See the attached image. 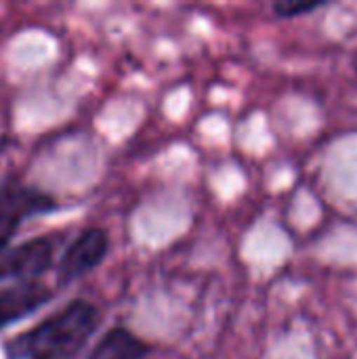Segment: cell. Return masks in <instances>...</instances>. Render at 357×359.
I'll use <instances>...</instances> for the list:
<instances>
[{"label": "cell", "mask_w": 357, "mask_h": 359, "mask_svg": "<svg viewBox=\"0 0 357 359\" xmlns=\"http://www.w3.org/2000/svg\"><path fill=\"white\" fill-rule=\"evenodd\" d=\"M149 347L124 328L109 330L95 347L90 359H143Z\"/></svg>", "instance_id": "5"}, {"label": "cell", "mask_w": 357, "mask_h": 359, "mask_svg": "<svg viewBox=\"0 0 357 359\" xmlns=\"http://www.w3.org/2000/svg\"><path fill=\"white\" fill-rule=\"evenodd\" d=\"M95 328L97 309L84 301H76L11 343L8 353L11 358L69 359L80 353Z\"/></svg>", "instance_id": "1"}, {"label": "cell", "mask_w": 357, "mask_h": 359, "mask_svg": "<svg viewBox=\"0 0 357 359\" xmlns=\"http://www.w3.org/2000/svg\"><path fill=\"white\" fill-rule=\"evenodd\" d=\"M324 2H318V0H282V2H276L274 4V11L282 17H295V15H303V13H309L318 6H322Z\"/></svg>", "instance_id": "6"}, {"label": "cell", "mask_w": 357, "mask_h": 359, "mask_svg": "<svg viewBox=\"0 0 357 359\" xmlns=\"http://www.w3.org/2000/svg\"><path fill=\"white\" fill-rule=\"evenodd\" d=\"M50 242L29 240L19 246H0V280L34 278L50 265Z\"/></svg>", "instance_id": "2"}, {"label": "cell", "mask_w": 357, "mask_h": 359, "mask_svg": "<svg viewBox=\"0 0 357 359\" xmlns=\"http://www.w3.org/2000/svg\"><path fill=\"white\" fill-rule=\"evenodd\" d=\"M48 299H50V290L34 282L0 288V330L34 313Z\"/></svg>", "instance_id": "4"}, {"label": "cell", "mask_w": 357, "mask_h": 359, "mask_svg": "<svg viewBox=\"0 0 357 359\" xmlns=\"http://www.w3.org/2000/svg\"><path fill=\"white\" fill-rule=\"evenodd\" d=\"M353 65H356V69H357V55H356V61H353Z\"/></svg>", "instance_id": "7"}, {"label": "cell", "mask_w": 357, "mask_h": 359, "mask_svg": "<svg viewBox=\"0 0 357 359\" xmlns=\"http://www.w3.org/2000/svg\"><path fill=\"white\" fill-rule=\"evenodd\" d=\"M107 233L103 229H88L84 231L65 252L63 261H61V276L65 280H74L80 278L84 273H88L90 269H95L105 252H107Z\"/></svg>", "instance_id": "3"}]
</instances>
